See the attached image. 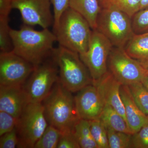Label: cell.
I'll list each match as a JSON object with an SVG mask.
<instances>
[{"label":"cell","instance_id":"obj_1","mask_svg":"<svg viewBox=\"0 0 148 148\" xmlns=\"http://www.w3.org/2000/svg\"><path fill=\"white\" fill-rule=\"evenodd\" d=\"M12 51L35 67L50 57L56 37L49 29L37 31L24 24L18 30L11 29Z\"/></svg>","mask_w":148,"mask_h":148},{"label":"cell","instance_id":"obj_2","mask_svg":"<svg viewBox=\"0 0 148 148\" xmlns=\"http://www.w3.org/2000/svg\"><path fill=\"white\" fill-rule=\"evenodd\" d=\"M42 103L49 125L62 133L73 132L75 125L81 119L72 92L65 88L59 80Z\"/></svg>","mask_w":148,"mask_h":148},{"label":"cell","instance_id":"obj_3","mask_svg":"<svg viewBox=\"0 0 148 148\" xmlns=\"http://www.w3.org/2000/svg\"><path fill=\"white\" fill-rule=\"evenodd\" d=\"M53 30L60 46L79 54L87 51L92 30L87 20L74 10L67 9Z\"/></svg>","mask_w":148,"mask_h":148},{"label":"cell","instance_id":"obj_4","mask_svg":"<svg viewBox=\"0 0 148 148\" xmlns=\"http://www.w3.org/2000/svg\"><path fill=\"white\" fill-rule=\"evenodd\" d=\"M52 56L58 66L59 81L70 92H77L92 84L90 72L79 53L59 45L53 49Z\"/></svg>","mask_w":148,"mask_h":148},{"label":"cell","instance_id":"obj_5","mask_svg":"<svg viewBox=\"0 0 148 148\" xmlns=\"http://www.w3.org/2000/svg\"><path fill=\"white\" fill-rule=\"evenodd\" d=\"M95 30L108 38L113 47L123 48L135 34L131 17L125 12L113 8H101Z\"/></svg>","mask_w":148,"mask_h":148},{"label":"cell","instance_id":"obj_6","mask_svg":"<svg viewBox=\"0 0 148 148\" xmlns=\"http://www.w3.org/2000/svg\"><path fill=\"white\" fill-rule=\"evenodd\" d=\"M42 103H29L17 119V148H34L48 125Z\"/></svg>","mask_w":148,"mask_h":148},{"label":"cell","instance_id":"obj_7","mask_svg":"<svg viewBox=\"0 0 148 148\" xmlns=\"http://www.w3.org/2000/svg\"><path fill=\"white\" fill-rule=\"evenodd\" d=\"M58 79V66L51 54L35 67L23 85L28 103H42Z\"/></svg>","mask_w":148,"mask_h":148},{"label":"cell","instance_id":"obj_8","mask_svg":"<svg viewBox=\"0 0 148 148\" xmlns=\"http://www.w3.org/2000/svg\"><path fill=\"white\" fill-rule=\"evenodd\" d=\"M108 66L109 71L123 85L142 82L148 75L147 69L128 55L123 48L113 47Z\"/></svg>","mask_w":148,"mask_h":148},{"label":"cell","instance_id":"obj_9","mask_svg":"<svg viewBox=\"0 0 148 148\" xmlns=\"http://www.w3.org/2000/svg\"><path fill=\"white\" fill-rule=\"evenodd\" d=\"M113 47L104 35L97 30H92L87 51L79 55L90 72L93 82L98 81L108 71V59Z\"/></svg>","mask_w":148,"mask_h":148},{"label":"cell","instance_id":"obj_10","mask_svg":"<svg viewBox=\"0 0 148 148\" xmlns=\"http://www.w3.org/2000/svg\"><path fill=\"white\" fill-rule=\"evenodd\" d=\"M35 67L12 51L0 53V86H23Z\"/></svg>","mask_w":148,"mask_h":148},{"label":"cell","instance_id":"obj_11","mask_svg":"<svg viewBox=\"0 0 148 148\" xmlns=\"http://www.w3.org/2000/svg\"><path fill=\"white\" fill-rule=\"evenodd\" d=\"M50 0H12V8L19 11L24 24L49 29L54 23Z\"/></svg>","mask_w":148,"mask_h":148},{"label":"cell","instance_id":"obj_12","mask_svg":"<svg viewBox=\"0 0 148 148\" xmlns=\"http://www.w3.org/2000/svg\"><path fill=\"white\" fill-rule=\"evenodd\" d=\"M74 99L81 119L90 121L100 118L105 104L95 85H89L78 91Z\"/></svg>","mask_w":148,"mask_h":148},{"label":"cell","instance_id":"obj_13","mask_svg":"<svg viewBox=\"0 0 148 148\" xmlns=\"http://www.w3.org/2000/svg\"><path fill=\"white\" fill-rule=\"evenodd\" d=\"M92 84L97 87L105 105L112 107L126 121L124 105L120 94L121 84L109 71L98 81Z\"/></svg>","mask_w":148,"mask_h":148},{"label":"cell","instance_id":"obj_14","mask_svg":"<svg viewBox=\"0 0 148 148\" xmlns=\"http://www.w3.org/2000/svg\"><path fill=\"white\" fill-rule=\"evenodd\" d=\"M28 103L23 86H0V111L18 119Z\"/></svg>","mask_w":148,"mask_h":148},{"label":"cell","instance_id":"obj_15","mask_svg":"<svg viewBox=\"0 0 148 148\" xmlns=\"http://www.w3.org/2000/svg\"><path fill=\"white\" fill-rule=\"evenodd\" d=\"M120 94L124 105L126 122L133 134L142 128L147 120L148 116L137 106L128 86L121 85Z\"/></svg>","mask_w":148,"mask_h":148},{"label":"cell","instance_id":"obj_16","mask_svg":"<svg viewBox=\"0 0 148 148\" xmlns=\"http://www.w3.org/2000/svg\"><path fill=\"white\" fill-rule=\"evenodd\" d=\"M124 49L131 58L145 68L148 66V33L135 34Z\"/></svg>","mask_w":148,"mask_h":148},{"label":"cell","instance_id":"obj_17","mask_svg":"<svg viewBox=\"0 0 148 148\" xmlns=\"http://www.w3.org/2000/svg\"><path fill=\"white\" fill-rule=\"evenodd\" d=\"M69 7L80 14L88 22L92 30L101 10L99 0H69Z\"/></svg>","mask_w":148,"mask_h":148},{"label":"cell","instance_id":"obj_18","mask_svg":"<svg viewBox=\"0 0 148 148\" xmlns=\"http://www.w3.org/2000/svg\"><path fill=\"white\" fill-rule=\"evenodd\" d=\"M99 119L106 128L132 135L124 118L108 105H105Z\"/></svg>","mask_w":148,"mask_h":148},{"label":"cell","instance_id":"obj_19","mask_svg":"<svg viewBox=\"0 0 148 148\" xmlns=\"http://www.w3.org/2000/svg\"><path fill=\"white\" fill-rule=\"evenodd\" d=\"M74 135L82 148H98L93 139L89 121L80 119L74 127Z\"/></svg>","mask_w":148,"mask_h":148},{"label":"cell","instance_id":"obj_20","mask_svg":"<svg viewBox=\"0 0 148 148\" xmlns=\"http://www.w3.org/2000/svg\"><path fill=\"white\" fill-rule=\"evenodd\" d=\"M99 1L101 8L117 9L132 18L140 10L141 0H99Z\"/></svg>","mask_w":148,"mask_h":148},{"label":"cell","instance_id":"obj_21","mask_svg":"<svg viewBox=\"0 0 148 148\" xmlns=\"http://www.w3.org/2000/svg\"><path fill=\"white\" fill-rule=\"evenodd\" d=\"M128 86L137 106L148 116V90L142 82L135 83Z\"/></svg>","mask_w":148,"mask_h":148},{"label":"cell","instance_id":"obj_22","mask_svg":"<svg viewBox=\"0 0 148 148\" xmlns=\"http://www.w3.org/2000/svg\"><path fill=\"white\" fill-rule=\"evenodd\" d=\"M61 134L60 130L48 125L43 134L35 144L34 148H57Z\"/></svg>","mask_w":148,"mask_h":148},{"label":"cell","instance_id":"obj_23","mask_svg":"<svg viewBox=\"0 0 148 148\" xmlns=\"http://www.w3.org/2000/svg\"><path fill=\"white\" fill-rule=\"evenodd\" d=\"M90 130L93 139L98 148H109L107 129L101 120L89 121Z\"/></svg>","mask_w":148,"mask_h":148},{"label":"cell","instance_id":"obj_24","mask_svg":"<svg viewBox=\"0 0 148 148\" xmlns=\"http://www.w3.org/2000/svg\"><path fill=\"white\" fill-rule=\"evenodd\" d=\"M108 139L109 148H128L130 147L131 134L115 131L106 128Z\"/></svg>","mask_w":148,"mask_h":148},{"label":"cell","instance_id":"obj_25","mask_svg":"<svg viewBox=\"0 0 148 148\" xmlns=\"http://www.w3.org/2000/svg\"><path fill=\"white\" fill-rule=\"evenodd\" d=\"M9 18L0 17V50L1 52L12 51L13 45L10 35Z\"/></svg>","mask_w":148,"mask_h":148},{"label":"cell","instance_id":"obj_26","mask_svg":"<svg viewBox=\"0 0 148 148\" xmlns=\"http://www.w3.org/2000/svg\"><path fill=\"white\" fill-rule=\"evenodd\" d=\"M131 19L132 29L135 34L148 33V8L139 10Z\"/></svg>","mask_w":148,"mask_h":148},{"label":"cell","instance_id":"obj_27","mask_svg":"<svg viewBox=\"0 0 148 148\" xmlns=\"http://www.w3.org/2000/svg\"><path fill=\"white\" fill-rule=\"evenodd\" d=\"M130 148H148V119L139 131L131 135Z\"/></svg>","mask_w":148,"mask_h":148},{"label":"cell","instance_id":"obj_28","mask_svg":"<svg viewBox=\"0 0 148 148\" xmlns=\"http://www.w3.org/2000/svg\"><path fill=\"white\" fill-rule=\"evenodd\" d=\"M17 119L10 114L0 111V136L15 128Z\"/></svg>","mask_w":148,"mask_h":148},{"label":"cell","instance_id":"obj_29","mask_svg":"<svg viewBox=\"0 0 148 148\" xmlns=\"http://www.w3.org/2000/svg\"><path fill=\"white\" fill-rule=\"evenodd\" d=\"M53 5L54 23L53 28L56 27L63 13L69 7V0H50Z\"/></svg>","mask_w":148,"mask_h":148},{"label":"cell","instance_id":"obj_30","mask_svg":"<svg viewBox=\"0 0 148 148\" xmlns=\"http://www.w3.org/2000/svg\"><path fill=\"white\" fill-rule=\"evenodd\" d=\"M18 142L16 127L10 132L1 136L0 148H14L17 147Z\"/></svg>","mask_w":148,"mask_h":148},{"label":"cell","instance_id":"obj_31","mask_svg":"<svg viewBox=\"0 0 148 148\" xmlns=\"http://www.w3.org/2000/svg\"><path fill=\"white\" fill-rule=\"evenodd\" d=\"M58 148H79L80 146L73 132L61 134L58 142Z\"/></svg>","mask_w":148,"mask_h":148},{"label":"cell","instance_id":"obj_32","mask_svg":"<svg viewBox=\"0 0 148 148\" xmlns=\"http://www.w3.org/2000/svg\"><path fill=\"white\" fill-rule=\"evenodd\" d=\"M12 8V0H0V17L9 18Z\"/></svg>","mask_w":148,"mask_h":148},{"label":"cell","instance_id":"obj_33","mask_svg":"<svg viewBox=\"0 0 148 148\" xmlns=\"http://www.w3.org/2000/svg\"><path fill=\"white\" fill-rule=\"evenodd\" d=\"M148 8V0H141L140 10Z\"/></svg>","mask_w":148,"mask_h":148},{"label":"cell","instance_id":"obj_34","mask_svg":"<svg viewBox=\"0 0 148 148\" xmlns=\"http://www.w3.org/2000/svg\"><path fill=\"white\" fill-rule=\"evenodd\" d=\"M142 82L143 84L144 85V86L148 90V75L147 76V77L144 79Z\"/></svg>","mask_w":148,"mask_h":148},{"label":"cell","instance_id":"obj_35","mask_svg":"<svg viewBox=\"0 0 148 148\" xmlns=\"http://www.w3.org/2000/svg\"><path fill=\"white\" fill-rule=\"evenodd\" d=\"M145 68L146 69H147V70L148 72V66H147V67H145Z\"/></svg>","mask_w":148,"mask_h":148}]
</instances>
